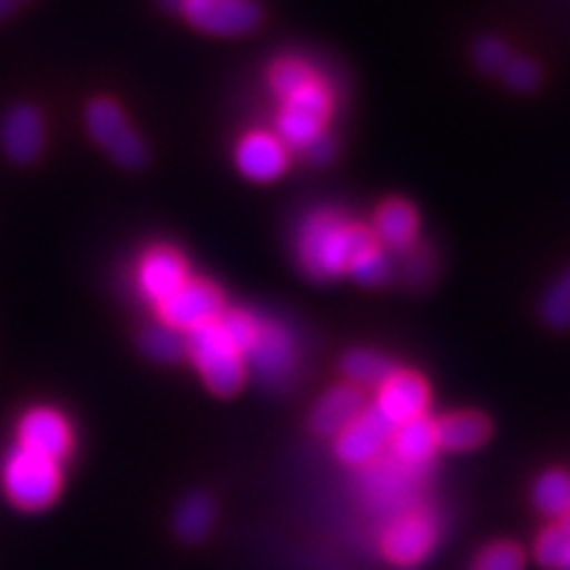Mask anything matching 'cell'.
Segmentation results:
<instances>
[{
	"instance_id": "obj_1",
	"label": "cell",
	"mask_w": 570,
	"mask_h": 570,
	"mask_svg": "<svg viewBox=\"0 0 570 570\" xmlns=\"http://www.w3.org/2000/svg\"><path fill=\"white\" fill-rule=\"evenodd\" d=\"M377 244L365 227L348 223L338 212L320 209L302 219L296 233L298 265L315 281H333L348 273V265L365 248Z\"/></svg>"
},
{
	"instance_id": "obj_2",
	"label": "cell",
	"mask_w": 570,
	"mask_h": 570,
	"mask_svg": "<svg viewBox=\"0 0 570 570\" xmlns=\"http://www.w3.org/2000/svg\"><path fill=\"white\" fill-rule=\"evenodd\" d=\"M185 354L194 360L198 373L204 375V383L217 396H233L244 386L246 360L227 341L217 320L188 331V336H185Z\"/></svg>"
},
{
	"instance_id": "obj_3",
	"label": "cell",
	"mask_w": 570,
	"mask_h": 570,
	"mask_svg": "<svg viewBox=\"0 0 570 570\" xmlns=\"http://www.w3.org/2000/svg\"><path fill=\"white\" fill-rule=\"evenodd\" d=\"M6 497L21 510L51 508L61 491L59 462L35 454L30 449H11L0 470Z\"/></svg>"
},
{
	"instance_id": "obj_4",
	"label": "cell",
	"mask_w": 570,
	"mask_h": 570,
	"mask_svg": "<svg viewBox=\"0 0 570 570\" xmlns=\"http://www.w3.org/2000/svg\"><path fill=\"white\" fill-rule=\"evenodd\" d=\"M85 125H88L90 138L111 156L119 167L140 169L148 159L146 142L127 122L122 106L111 98H96L85 111Z\"/></svg>"
},
{
	"instance_id": "obj_5",
	"label": "cell",
	"mask_w": 570,
	"mask_h": 570,
	"mask_svg": "<svg viewBox=\"0 0 570 570\" xmlns=\"http://www.w3.org/2000/svg\"><path fill=\"white\" fill-rule=\"evenodd\" d=\"M244 360L252 365L254 375L265 383L267 389L283 391L294 383L296 365H298V346L296 338L291 336L288 327L281 323L262 320L256 341L248 348Z\"/></svg>"
},
{
	"instance_id": "obj_6",
	"label": "cell",
	"mask_w": 570,
	"mask_h": 570,
	"mask_svg": "<svg viewBox=\"0 0 570 570\" xmlns=\"http://www.w3.org/2000/svg\"><path fill=\"white\" fill-rule=\"evenodd\" d=\"M177 11H183L196 30L217 38H240L254 32L262 21L254 0H183Z\"/></svg>"
},
{
	"instance_id": "obj_7",
	"label": "cell",
	"mask_w": 570,
	"mask_h": 570,
	"mask_svg": "<svg viewBox=\"0 0 570 570\" xmlns=\"http://www.w3.org/2000/svg\"><path fill=\"white\" fill-rule=\"evenodd\" d=\"M223 312V291L206 281H188L159 304L161 323L175 327V331H194V327L214 323Z\"/></svg>"
},
{
	"instance_id": "obj_8",
	"label": "cell",
	"mask_w": 570,
	"mask_h": 570,
	"mask_svg": "<svg viewBox=\"0 0 570 570\" xmlns=\"http://www.w3.org/2000/svg\"><path fill=\"white\" fill-rule=\"evenodd\" d=\"M436 541V520L428 515V512L412 510L391 520L386 533H383V554H386L394 566L412 568L433 552Z\"/></svg>"
},
{
	"instance_id": "obj_9",
	"label": "cell",
	"mask_w": 570,
	"mask_h": 570,
	"mask_svg": "<svg viewBox=\"0 0 570 570\" xmlns=\"http://www.w3.org/2000/svg\"><path fill=\"white\" fill-rule=\"evenodd\" d=\"M394 425L381 415L375 407L362 412L346 431L336 436V454L341 462L354 468H367L381 458L383 449L391 444Z\"/></svg>"
},
{
	"instance_id": "obj_10",
	"label": "cell",
	"mask_w": 570,
	"mask_h": 570,
	"mask_svg": "<svg viewBox=\"0 0 570 570\" xmlns=\"http://www.w3.org/2000/svg\"><path fill=\"white\" fill-rule=\"evenodd\" d=\"M428 402H431V391H428L425 377L410 373V370H394L383 381V386H377L375 410L396 428L423 417Z\"/></svg>"
},
{
	"instance_id": "obj_11",
	"label": "cell",
	"mask_w": 570,
	"mask_h": 570,
	"mask_svg": "<svg viewBox=\"0 0 570 570\" xmlns=\"http://www.w3.org/2000/svg\"><path fill=\"white\" fill-rule=\"evenodd\" d=\"M46 146V122L30 104H17L0 119V148L13 164H32Z\"/></svg>"
},
{
	"instance_id": "obj_12",
	"label": "cell",
	"mask_w": 570,
	"mask_h": 570,
	"mask_svg": "<svg viewBox=\"0 0 570 570\" xmlns=\"http://www.w3.org/2000/svg\"><path fill=\"white\" fill-rule=\"evenodd\" d=\"M19 446L61 462L71 452L69 420L51 407H35L19 423Z\"/></svg>"
},
{
	"instance_id": "obj_13",
	"label": "cell",
	"mask_w": 570,
	"mask_h": 570,
	"mask_svg": "<svg viewBox=\"0 0 570 570\" xmlns=\"http://www.w3.org/2000/svg\"><path fill=\"white\" fill-rule=\"evenodd\" d=\"M235 167L254 183H273L288 169V146L273 132H248L235 148Z\"/></svg>"
},
{
	"instance_id": "obj_14",
	"label": "cell",
	"mask_w": 570,
	"mask_h": 570,
	"mask_svg": "<svg viewBox=\"0 0 570 570\" xmlns=\"http://www.w3.org/2000/svg\"><path fill=\"white\" fill-rule=\"evenodd\" d=\"M188 281V262L177 248L156 246L146 252L138 265V288L142 298L154 304H161Z\"/></svg>"
},
{
	"instance_id": "obj_15",
	"label": "cell",
	"mask_w": 570,
	"mask_h": 570,
	"mask_svg": "<svg viewBox=\"0 0 570 570\" xmlns=\"http://www.w3.org/2000/svg\"><path fill=\"white\" fill-rule=\"evenodd\" d=\"M417 470H412L402 462L391 458V462H373V465L365 468V479H362V487H365V494L373 504H381V508H396V504H404L415 491Z\"/></svg>"
},
{
	"instance_id": "obj_16",
	"label": "cell",
	"mask_w": 570,
	"mask_h": 570,
	"mask_svg": "<svg viewBox=\"0 0 570 570\" xmlns=\"http://www.w3.org/2000/svg\"><path fill=\"white\" fill-rule=\"evenodd\" d=\"M362 412H365L362 391L352 386V383H341V386L327 391L317 402V407L312 410V428H315L320 436H338Z\"/></svg>"
},
{
	"instance_id": "obj_17",
	"label": "cell",
	"mask_w": 570,
	"mask_h": 570,
	"mask_svg": "<svg viewBox=\"0 0 570 570\" xmlns=\"http://www.w3.org/2000/svg\"><path fill=\"white\" fill-rule=\"evenodd\" d=\"M436 452H439L436 420L423 415L394 428V436H391V454H394V460L402 462V465L420 470L433 460V454Z\"/></svg>"
},
{
	"instance_id": "obj_18",
	"label": "cell",
	"mask_w": 570,
	"mask_h": 570,
	"mask_svg": "<svg viewBox=\"0 0 570 570\" xmlns=\"http://www.w3.org/2000/svg\"><path fill=\"white\" fill-rule=\"evenodd\" d=\"M375 240L377 246L391 248V252H410L417 238V212L415 206L402 202V198H391L381 204L375 212Z\"/></svg>"
},
{
	"instance_id": "obj_19",
	"label": "cell",
	"mask_w": 570,
	"mask_h": 570,
	"mask_svg": "<svg viewBox=\"0 0 570 570\" xmlns=\"http://www.w3.org/2000/svg\"><path fill=\"white\" fill-rule=\"evenodd\" d=\"M436 433L439 446L449 452H468L489 439L491 425L479 412H452V415L436 420Z\"/></svg>"
},
{
	"instance_id": "obj_20",
	"label": "cell",
	"mask_w": 570,
	"mask_h": 570,
	"mask_svg": "<svg viewBox=\"0 0 570 570\" xmlns=\"http://www.w3.org/2000/svg\"><path fill=\"white\" fill-rule=\"evenodd\" d=\"M341 370L352 381V386H383V381L394 373L389 356L373 352V348H352L341 360Z\"/></svg>"
},
{
	"instance_id": "obj_21",
	"label": "cell",
	"mask_w": 570,
	"mask_h": 570,
	"mask_svg": "<svg viewBox=\"0 0 570 570\" xmlns=\"http://www.w3.org/2000/svg\"><path fill=\"white\" fill-rule=\"evenodd\" d=\"M533 504L541 515L566 518L570 510V473L566 470H547L533 483Z\"/></svg>"
},
{
	"instance_id": "obj_22",
	"label": "cell",
	"mask_w": 570,
	"mask_h": 570,
	"mask_svg": "<svg viewBox=\"0 0 570 570\" xmlns=\"http://www.w3.org/2000/svg\"><path fill=\"white\" fill-rule=\"evenodd\" d=\"M214 523V504L209 497L190 494L183 499L180 510L175 515V531L185 541H202Z\"/></svg>"
},
{
	"instance_id": "obj_23",
	"label": "cell",
	"mask_w": 570,
	"mask_h": 570,
	"mask_svg": "<svg viewBox=\"0 0 570 570\" xmlns=\"http://www.w3.org/2000/svg\"><path fill=\"white\" fill-rule=\"evenodd\" d=\"M140 348L156 362H177L185 356V336L169 325H151L142 331Z\"/></svg>"
},
{
	"instance_id": "obj_24",
	"label": "cell",
	"mask_w": 570,
	"mask_h": 570,
	"mask_svg": "<svg viewBox=\"0 0 570 570\" xmlns=\"http://www.w3.org/2000/svg\"><path fill=\"white\" fill-rule=\"evenodd\" d=\"M537 560L547 570H568L570 566V529L552 525L537 541Z\"/></svg>"
},
{
	"instance_id": "obj_25",
	"label": "cell",
	"mask_w": 570,
	"mask_h": 570,
	"mask_svg": "<svg viewBox=\"0 0 570 570\" xmlns=\"http://www.w3.org/2000/svg\"><path fill=\"white\" fill-rule=\"evenodd\" d=\"M259 323H262L259 317H254L252 312H244V309H225L217 320V325L223 327L227 341H230V344L244 356L256 341Z\"/></svg>"
},
{
	"instance_id": "obj_26",
	"label": "cell",
	"mask_w": 570,
	"mask_h": 570,
	"mask_svg": "<svg viewBox=\"0 0 570 570\" xmlns=\"http://www.w3.org/2000/svg\"><path fill=\"white\" fill-rule=\"evenodd\" d=\"M348 275L362 285H383L391 277V259L381 246L373 244L348 265Z\"/></svg>"
},
{
	"instance_id": "obj_27",
	"label": "cell",
	"mask_w": 570,
	"mask_h": 570,
	"mask_svg": "<svg viewBox=\"0 0 570 570\" xmlns=\"http://www.w3.org/2000/svg\"><path fill=\"white\" fill-rule=\"evenodd\" d=\"M315 75L317 71L302 59H281L273 63V69H269V85H273L275 96L283 101L285 96H291L296 88H302V85L309 82Z\"/></svg>"
},
{
	"instance_id": "obj_28",
	"label": "cell",
	"mask_w": 570,
	"mask_h": 570,
	"mask_svg": "<svg viewBox=\"0 0 570 570\" xmlns=\"http://www.w3.org/2000/svg\"><path fill=\"white\" fill-rule=\"evenodd\" d=\"M525 554L512 541H497L479 552L470 570H523Z\"/></svg>"
},
{
	"instance_id": "obj_29",
	"label": "cell",
	"mask_w": 570,
	"mask_h": 570,
	"mask_svg": "<svg viewBox=\"0 0 570 570\" xmlns=\"http://www.w3.org/2000/svg\"><path fill=\"white\" fill-rule=\"evenodd\" d=\"M541 317L547 325L560 327V331L570 327V269L547 291L544 302H541Z\"/></svg>"
},
{
	"instance_id": "obj_30",
	"label": "cell",
	"mask_w": 570,
	"mask_h": 570,
	"mask_svg": "<svg viewBox=\"0 0 570 570\" xmlns=\"http://www.w3.org/2000/svg\"><path fill=\"white\" fill-rule=\"evenodd\" d=\"M473 56H475V63H479L483 71H494V75H502L504 67H508L512 59L508 46H504L499 38H481Z\"/></svg>"
},
{
	"instance_id": "obj_31",
	"label": "cell",
	"mask_w": 570,
	"mask_h": 570,
	"mask_svg": "<svg viewBox=\"0 0 570 570\" xmlns=\"http://www.w3.org/2000/svg\"><path fill=\"white\" fill-rule=\"evenodd\" d=\"M502 77L512 90L529 92L539 85V67L529 59H510V63L502 71Z\"/></svg>"
},
{
	"instance_id": "obj_32",
	"label": "cell",
	"mask_w": 570,
	"mask_h": 570,
	"mask_svg": "<svg viewBox=\"0 0 570 570\" xmlns=\"http://www.w3.org/2000/svg\"><path fill=\"white\" fill-rule=\"evenodd\" d=\"M302 154L309 164H315V167H323V164H331L333 156H336V142H333L331 135L325 132L323 138H317L309 148H304Z\"/></svg>"
},
{
	"instance_id": "obj_33",
	"label": "cell",
	"mask_w": 570,
	"mask_h": 570,
	"mask_svg": "<svg viewBox=\"0 0 570 570\" xmlns=\"http://www.w3.org/2000/svg\"><path fill=\"white\" fill-rule=\"evenodd\" d=\"M431 275V267H428V254L420 252V248H410L407 254V277L415 283H423V277Z\"/></svg>"
},
{
	"instance_id": "obj_34",
	"label": "cell",
	"mask_w": 570,
	"mask_h": 570,
	"mask_svg": "<svg viewBox=\"0 0 570 570\" xmlns=\"http://www.w3.org/2000/svg\"><path fill=\"white\" fill-rule=\"evenodd\" d=\"M17 9V0H0V21L6 17H11V11Z\"/></svg>"
},
{
	"instance_id": "obj_35",
	"label": "cell",
	"mask_w": 570,
	"mask_h": 570,
	"mask_svg": "<svg viewBox=\"0 0 570 570\" xmlns=\"http://www.w3.org/2000/svg\"><path fill=\"white\" fill-rule=\"evenodd\" d=\"M167 3L173 6V9H180V3H183V0H167Z\"/></svg>"
},
{
	"instance_id": "obj_36",
	"label": "cell",
	"mask_w": 570,
	"mask_h": 570,
	"mask_svg": "<svg viewBox=\"0 0 570 570\" xmlns=\"http://www.w3.org/2000/svg\"><path fill=\"white\" fill-rule=\"evenodd\" d=\"M562 525H566V529H570V510H568V515L562 518Z\"/></svg>"
},
{
	"instance_id": "obj_37",
	"label": "cell",
	"mask_w": 570,
	"mask_h": 570,
	"mask_svg": "<svg viewBox=\"0 0 570 570\" xmlns=\"http://www.w3.org/2000/svg\"><path fill=\"white\" fill-rule=\"evenodd\" d=\"M568 570H570V566H568Z\"/></svg>"
}]
</instances>
